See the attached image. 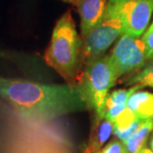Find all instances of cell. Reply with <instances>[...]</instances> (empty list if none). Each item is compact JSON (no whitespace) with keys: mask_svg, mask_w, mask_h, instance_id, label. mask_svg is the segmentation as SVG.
<instances>
[{"mask_svg":"<svg viewBox=\"0 0 153 153\" xmlns=\"http://www.w3.org/2000/svg\"><path fill=\"white\" fill-rule=\"evenodd\" d=\"M0 95L21 117L47 121L88 109L78 88L0 77Z\"/></svg>","mask_w":153,"mask_h":153,"instance_id":"obj_1","label":"cell"},{"mask_svg":"<svg viewBox=\"0 0 153 153\" xmlns=\"http://www.w3.org/2000/svg\"><path fill=\"white\" fill-rule=\"evenodd\" d=\"M44 60L67 84L76 87L84 67L82 38L76 31L70 10L64 13L56 22L44 54Z\"/></svg>","mask_w":153,"mask_h":153,"instance_id":"obj_2","label":"cell"},{"mask_svg":"<svg viewBox=\"0 0 153 153\" xmlns=\"http://www.w3.org/2000/svg\"><path fill=\"white\" fill-rule=\"evenodd\" d=\"M117 80L109 55L90 60L83 67L76 87L86 102L88 109L94 112V121L100 122L104 118L106 98Z\"/></svg>","mask_w":153,"mask_h":153,"instance_id":"obj_3","label":"cell"},{"mask_svg":"<svg viewBox=\"0 0 153 153\" xmlns=\"http://www.w3.org/2000/svg\"><path fill=\"white\" fill-rule=\"evenodd\" d=\"M109 57L117 79L141 70L151 60L142 38L128 34L119 38Z\"/></svg>","mask_w":153,"mask_h":153,"instance_id":"obj_4","label":"cell"},{"mask_svg":"<svg viewBox=\"0 0 153 153\" xmlns=\"http://www.w3.org/2000/svg\"><path fill=\"white\" fill-rule=\"evenodd\" d=\"M124 34L120 20L106 9L104 18L82 38L83 66L102 55L115 41Z\"/></svg>","mask_w":153,"mask_h":153,"instance_id":"obj_5","label":"cell"},{"mask_svg":"<svg viewBox=\"0 0 153 153\" xmlns=\"http://www.w3.org/2000/svg\"><path fill=\"white\" fill-rule=\"evenodd\" d=\"M107 10L120 20L124 34L140 38L153 14V0H109Z\"/></svg>","mask_w":153,"mask_h":153,"instance_id":"obj_6","label":"cell"},{"mask_svg":"<svg viewBox=\"0 0 153 153\" xmlns=\"http://www.w3.org/2000/svg\"><path fill=\"white\" fill-rule=\"evenodd\" d=\"M109 0H79L76 4L83 38L104 18Z\"/></svg>","mask_w":153,"mask_h":153,"instance_id":"obj_7","label":"cell"},{"mask_svg":"<svg viewBox=\"0 0 153 153\" xmlns=\"http://www.w3.org/2000/svg\"><path fill=\"white\" fill-rule=\"evenodd\" d=\"M140 88H141L133 86L127 89H117L108 94L105 105L104 118L114 123L117 117L126 109L130 95Z\"/></svg>","mask_w":153,"mask_h":153,"instance_id":"obj_8","label":"cell"},{"mask_svg":"<svg viewBox=\"0 0 153 153\" xmlns=\"http://www.w3.org/2000/svg\"><path fill=\"white\" fill-rule=\"evenodd\" d=\"M127 108L139 119L146 120L152 117L153 94L137 90L128 98Z\"/></svg>","mask_w":153,"mask_h":153,"instance_id":"obj_9","label":"cell"},{"mask_svg":"<svg viewBox=\"0 0 153 153\" xmlns=\"http://www.w3.org/2000/svg\"><path fill=\"white\" fill-rule=\"evenodd\" d=\"M114 123L103 118L100 122L94 121V125L90 134L85 153H96L102 149V146L111 134H113Z\"/></svg>","mask_w":153,"mask_h":153,"instance_id":"obj_10","label":"cell"},{"mask_svg":"<svg viewBox=\"0 0 153 153\" xmlns=\"http://www.w3.org/2000/svg\"><path fill=\"white\" fill-rule=\"evenodd\" d=\"M153 130V117L143 123L133 135L124 144L130 153H137L144 146L149 134Z\"/></svg>","mask_w":153,"mask_h":153,"instance_id":"obj_11","label":"cell"},{"mask_svg":"<svg viewBox=\"0 0 153 153\" xmlns=\"http://www.w3.org/2000/svg\"><path fill=\"white\" fill-rule=\"evenodd\" d=\"M127 84L140 88L150 87L153 88V61L149 62L139 72L131 76L128 80Z\"/></svg>","mask_w":153,"mask_h":153,"instance_id":"obj_12","label":"cell"},{"mask_svg":"<svg viewBox=\"0 0 153 153\" xmlns=\"http://www.w3.org/2000/svg\"><path fill=\"white\" fill-rule=\"evenodd\" d=\"M98 153H130L126 145L120 140H113L105 146L102 148Z\"/></svg>","mask_w":153,"mask_h":153,"instance_id":"obj_13","label":"cell"},{"mask_svg":"<svg viewBox=\"0 0 153 153\" xmlns=\"http://www.w3.org/2000/svg\"><path fill=\"white\" fill-rule=\"evenodd\" d=\"M142 40L145 44L147 55L150 60H153V22L152 25L143 34Z\"/></svg>","mask_w":153,"mask_h":153,"instance_id":"obj_14","label":"cell"},{"mask_svg":"<svg viewBox=\"0 0 153 153\" xmlns=\"http://www.w3.org/2000/svg\"><path fill=\"white\" fill-rule=\"evenodd\" d=\"M137 153H153V152L152 151V149H149V148L143 146Z\"/></svg>","mask_w":153,"mask_h":153,"instance_id":"obj_15","label":"cell"},{"mask_svg":"<svg viewBox=\"0 0 153 153\" xmlns=\"http://www.w3.org/2000/svg\"><path fill=\"white\" fill-rule=\"evenodd\" d=\"M62 1H64V2H66V3H69V4H71L76 6V4L78 3L79 0H62Z\"/></svg>","mask_w":153,"mask_h":153,"instance_id":"obj_16","label":"cell"},{"mask_svg":"<svg viewBox=\"0 0 153 153\" xmlns=\"http://www.w3.org/2000/svg\"><path fill=\"white\" fill-rule=\"evenodd\" d=\"M150 146H151V149H152V151L153 152V135L152 137V139H151V142H150Z\"/></svg>","mask_w":153,"mask_h":153,"instance_id":"obj_17","label":"cell"},{"mask_svg":"<svg viewBox=\"0 0 153 153\" xmlns=\"http://www.w3.org/2000/svg\"><path fill=\"white\" fill-rule=\"evenodd\" d=\"M7 55L5 54H4V53H0V57H6Z\"/></svg>","mask_w":153,"mask_h":153,"instance_id":"obj_18","label":"cell"},{"mask_svg":"<svg viewBox=\"0 0 153 153\" xmlns=\"http://www.w3.org/2000/svg\"><path fill=\"white\" fill-rule=\"evenodd\" d=\"M96 153H98V152H96Z\"/></svg>","mask_w":153,"mask_h":153,"instance_id":"obj_19","label":"cell"}]
</instances>
